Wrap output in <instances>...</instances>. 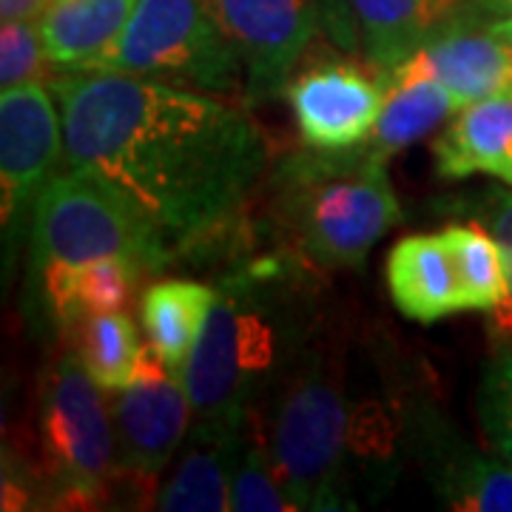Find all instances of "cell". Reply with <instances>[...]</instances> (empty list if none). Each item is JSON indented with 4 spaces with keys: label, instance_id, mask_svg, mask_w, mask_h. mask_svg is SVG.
Returning <instances> with one entry per match:
<instances>
[{
    "label": "cell",
    "instance_id": "obj_1",
    "mask_svg": "<svg viewBox=\"0 0 512 512\" xmlns=\"http://www.w3.org/2000/svg\"><path fill=\"white\" fill-rule=\"evenodd\" d=\"M52 89L63 168L114 185L171 256L237 225L268 168L265 134L228 97L100 69L57 74Z\"/></svg>",
    "mask_w": 512,
    "mask_h": 512
},
{
    "label": "cell",
    "instance_id": "obj_2",
    "mask_svg": "<svg viewBox=\"0 0 512 512\" xmlns=\"http://www.w3.org/2000/svg\"><path fill=\"white\" fill-rule=\"evenodd\" d=\"M308 268L282 251L222 276L183 370L194 419L242 424L311 348L319 316Z\"/></svg>",
    "mask_w": 512,
    "mask_h": 512
},
{
    "label": "cell",
    "instance_id": "obj_3",
    "mask_svg": "<svg viewBox=\"0 0 512 512\" xmlns=\"http://www.w3.org/2000/svg\"><path fill=\"white\" fill-rule=\"evenodd\" d=\"M268 214L288 251L316 271L362 268L373 245L402 220L387 163L365 143L285 157L271 177Z\"/></svg>",
    "mask_w": 512,
    "mask_h": 512
},
{
    "label": "cell",
    "instance_id": "obj_4",
    "mask_svg": "<svg viewBox=\"0 0 512 512\" xmlns=\"http://www.w3.org/2000/svg\"><path fill=\"white\" fill-rule=\"evenodd\" d=\"M265 441L296 510H342L350 399L345 365L316 342L259 407Z\"/></svg>",
    "mask_w": 512,
    "mask_h": 512
},
{
    "label": "cell",
    "instance_id": "obj_5",
    "mask_svg": "<svg viewBox=\"0 0 512 512\" xmlns=\"http://www.w3.org/2000/svg\"><path fill=\"white\" fill-rule=\"evenodd\" d=\"M32 476L55 507L100 510L117 501L120 458L111 407L74 350L46 367L37 399Z\"/></svg>",
    "mask_w": 512,
    "mask_h": 512
},
{
    "label": "cell",
    "instance_id": "obj_6",
    "mask_svg": "<svg viewBox=\"0 0 512 512\" xmlns=\"http://www.w3.org/2000/svg\"><path fill=\"white\" fill-rule=\"evenodd\" d=\"M86 69L245 100V72L205 0H137L126 29Z\"/></svg>",
    "mask_w": 512,
    "mask_h": 512
},
{
    "label": "cell",
    "instance_id": "obj_7",
    "mask_svg": "<svg viewBox=\"0 0 512 512\" xmlns=\"http://www.w3.org/2000/svg\"><path fill=\"white\" fill-rule=\"evenodd\" d=\"M100 256H128L157 274L174 259L146 217L106 180L63 168L32 211V265L77 268Z\"/></svg>",
    "mask_w": 512,
    "mask_h": 512
},
{
    "label": "cell",
    "instance_id": "obj_8",
    "mask_svg": "<svg viewBox=\"0 0 512 512\" xmlns=\"http://www.w3.org/2000/svg\"><path fill=\"white\" fill-rule=\"evenodd\" d=\"M245 72V106H259L296 74L322 32L325 0H205Z\"/></svg>",
    "mask_w": 512,
    "mask_h": 512
},
{
    "label": "cell",
    "instance_id": "obj_9",
    "mask_svg": "<svg viewBox=\"0 0 512 512\" xmlns=\"http://www.w3.org/2000/svg\"><path fill=\"white\" fill-rule=\"evenodd\" d=\"M191 413L183 370L168 365L154 345H143L134 379L111 402L120 473L148 487L180 453Z\"/></svg>",
    "mask_w": 512,
    "mask_h": 512
},
{
    "label": "cell",
    "instance_id": "obj_10",
    "mask_svg": "<svg viewBox=\"0 0 512 512\" xmlns=\"http://www.w3.org/2000/svg\"><path fill=\"white\" fill-rule=\"evenodd\" d=\"M46 80L23 83L0 94V191L6 254H15L20 225L43 185L63 163V114Z\"/></svg>",
    "mask_w": 512,
    "mask_h": 512
},
{
    "label": "cell",
    "instance_id": "obj_11",
    "mask_svg": "<svg viewBox=\"0 0 512 512\" xmlns=\"http://www.w3.org/2000/svg\"><path fill=\"white\" fill-rule=\"evenodd\" d=\"M470 20H487L481 0H325L322 29L373 72L390 74L427 40Z\"/></svg>",
    "mask_w": 512,
    "mask_h": 512
},
{
    "label": "cell",
    "instance_id": "obj_12",
    "mask_svg": "<svg viewBox=\"0 0 512 512\" xmlns=\"http://www.w3.org/2000/svg\"><path fill=\"white\" fill-rule=\"evenodd\" d=\"M384 94V74L350 60H325L293 74L285 86L302 143L319 151L362 146L379 123Z\"/></svg>",
    "mask_w": 512,
    "mask_h": 512
},
{
    "label": "cell",
    "instance_id": "obj_13",
    "mask_svg": "<svg viewBox=\"0 0 512 512\" xmlns=\"http://www.w3.org/2000/svg\"><path fill=\"white\" fill-rule=\"evenodd\" d=\"M413 450L444 507L458 512H512V464L487 456L436 413H416Z\"/></svg>",
    "mask_w": 512,
    "mask_h": 512
},
{
    "label": "cell",
    "instance_id": "obj_14",
    "mask_svg": "<svg viewBox=\"0 0 512 512\" xmlns=\"http://www.w3.org/2000/svg\"><path fill=\"white\" fill-rule=\"evenodd\" d=\"M390 74L433 77L456 97L458 109H467L470 103L512 92V46L495 35L490 20H470L427 40Z\"/></svg>",
    "mask_w": 512,
    "mask_h": 512
},
{
    "label": "cell",
    "instance_id": "obj_15",
    "mask_svg": "<svg viewBox=\"0 0 512 512\" xmlns=\"http://www.w3.org/2000/svg\"><path fill=\"white\" fill-rule=\"evenodd\" d=\"M245 436V421L228 424L197 419L180 447L174 473L154 495V510L225 512L231 510V476Z\"/></svg>",
    "mask_w": 512,
    "mask_h": 512
},
{
    "label": "cell",
    "instance_id": "obj_16",
    "mask_svg": "<svg viewBox=\"0 0 512 512\" xmlns=\"http://www.w3.org/2000/svg\"><path fill=\"white\" fill-rule=\"evenodd\" d=\"M384 276L396 311L416 325H436L453 313L467 311L453 256L441 234L399 239L390 248Z\"/></svg>",
    "mask_w": 512,
    "mask_h": 512
},
{
    "label": "cell",
    "instance_id": "obj_17",
    "mask_svg": "<svg viewBox=\"0 0 512 512\" xmlns=\"http://www.w3.org/2000/svg\"><path fill=\"white\" fill-rule=\"evenodd\" d=\"M55 325L72 333L83 319L128 308L146 268L128 256H100L77 268L49 265L37 271Z\"/></svg>",
    "mask_w": 512,
    "mask_h": 512
},
{
    "label": "cell",
    "instance_id": "obj_18",
    "mask_svg": "<svg viewBox=\"0 0 512 512\" xmlns=\"http://www.w3.org/2000/svg\"><path fill=\"white\" fill-rule=\"evenodd\" d=\"M433 165L447 183L476 174L498 177L512 163V92L470 103L433 140Z\"/></svg>",
    "mask_w": 512,
    "mask_h": 512
},
{
    "label": "cell",
    "instance_id": "obj_19",
    "mask_svg": "<svg viewBox=\"0 0 512 512\" xmlns=\"http://www.w3.org/2000/svg\"><path fill=\"white\" fill-rule=\"evenodd\" d=\"M137 0H52L40 35L52 69L80 72L126 29Z\"/></svg>",
    "mask_w": 512,
    "mask_h": 512
},
{
    "label": "cell",
    "instance_id": "obj_20",
    "mask_svg": "<svg viewBox=\"0 0 512 512\" xmlns=\"http://www.w3.org/2000/svg\"><path fill=\"white\" fill-rule=\"evenodd\" d=\"M382 114L373 134L365 140V148L376 160H390L407 146L424 140L436 128L458 114L453 94L433 77H399L387 74Z\"/></svg>",
    "mask_w": 512,
    "mask_h": 512
},
{
    "label": "cell",
    "instance_id": "obj_21",
    "mask_svg": "<svg viewBox=\"0 0 512 512\" xmlns=\"http://www.w3.org/2000/svg\"><path fill=\"white\" fill-rule=\"evenodd\" d=\"M217 288L194 279H163L143 291L140 319L148 345L163 353L168 365L185 370V362L200 339L205 316L214 305Z\"/></svg>",
    "mask_w": 512,
    "mask_h": 512
},
{
    "label": "cell",
    "instance_id": "obj_22",
    "mask_svg": "<svg viewBox=\"0 0 512 512\" xmlns=\"http://www.w3.org/2000/svg\"><path fill=\"white\" fill-rule=\"evenodd\" d=\"M441 237L456 265L464 308L490 313L495 305H501L510 293V279L504 251L490 234V228L481 220L456 222L447 225Z\"/></svg>",
    "mask_w": 512,
    "mask_h": 512
},
{
    "label": "cell",
    "instance_id": "obj_23",
    "mask_svg": "<svg viewBox=\"0 0 512 512\" xmlns=\"http://www.w3.org/2000/svg\"><path fill=\"white\" fill-rule=\"evenodd\" d=\"M77 339V356L86 365L97 387L103 393H120L137 373L140 362V336L131 322V316L123 311L100 313L83 319L72 330Z\"/></svg>",
    "mask_w": 512,
    "mask_h": 512
},
{
    "label": "cell",
    "instance_id": "obj_24",
    "mask_svg": "<svg viewBox=\"0 0 512 512\" xmlns=\"http://www.w3.org/2000/svg\"><path fill=\"white\" fill-rule=\"evenodd\" d=\"M231 510L234 512H293L291 495L276 473L274 458L262 430V413L251 410L245 419V436L231 476Z\"/></svg>",
    "mask_w": 512,
    "mask_h": 512
},
{
    "label": "cell",
    "instance_id": "obj_25",
    "mask_svg": "<svg viewBox=\"0 0 512 512\" xmlns=\"http://www.w3.org/2000/svg\"><path fill=\"white\" fill-rule=\"evenodd\" d=\"M476 410L487 447L512 464V345L495 350L484 367Z\"/></svg>",
    "mask_w": 512,
    "mask_h": 512
},
{
    "label": "cell",
    "instance_id": "obj_26",
    "mask_svg": "<svg viewBox=\"0 0 512 512\" xmlns=\"http://www.w3.org/2000/svg\"><path fill=\"white\" fill-rule=\"evenodd\" d=\"M52 63L46 57L40 23L35 20H3L0 29V89H15L23 83H52Z\"/></svg>",
    "mask_w": 512,
    "mask_h": 512
},
{
    "label": "cell",
    "instance_id": "obj_27",
    "mask_svg": "<svg viewBox=\"0 0 512 512\" xmlns=\"http://www.w3.org/2000/svg\"><path fill=\"white\" fill-rule=\"evenodd\" d=\"M478 208V220L484 222L490 228V234L495 237V242L501 245L504 251V259H512V191H504V188H493L487 191Z\"/></svg>",
    "mask_w": 512,
    "mask_h": 512
},
{
    "label": "cell",
    "instance_id": "obj_28",
    "mask_svg": "<svg viewBox=\"0 0 512 512\" xmlns=\"http://www.w3.org/2000/svg\"><path fill=\"white\" fill-rule=\"evenodd\" d=\"M507 279H510V293L501 305L490 311V322H487V330L498 348L512 345V259H507Z\"/></svg>",
    "mask_w": 512,
    "mask_h": 512
},
{
    "label": "cell",
    "instance_id": "obj_29",
    "mask_svg": "<svg viewBox=\"0 0 512 512\" xmlns=\"http://www.w3.org/2000/svg\"><path fill=\"white\" fill-rule=\"evenodd\" d=\"M52 0H0V18L3 20H35L46 15Z\"/></svg>",
    "mask_w": 512,
    "mask_h": 512
},
{
    "label": "cell",
    "instance_id": "obj_30",
    "mask_svg": "<svg viewBox=\"0 0 512 512\" xmlns=\"http://www.w3.org/2000/svg\"><path fill=\"white\" fill-rule=\"evenodd\" d=\"M481 9L487 20L512 18V0H481Z\"/></svg>",
    "mask_w": 512,
    "mask_h": 512
},
{
    "label": "cell",
    "instance_id": "obj_31",
    "mask_svg": "<svg viewBox=\"0 0 512 512\" xmlns=\"http://www.w3.org/2000/svg\"><path fill=\"white\" fill-rule=\"evenodd\" d=\"M490 29H493L495 35L501 37V40H507V43L512 46V18L490 20Z\"/></svg>",
    "mask_w": 512,
    "mask_h": 512
},
{
    "label": "cell",
    "instance_id": "obj_32",
    "mask_svg": "<svg viewBox=\"0 0 512 512\" xmlns=\"http://www.w3.org/2000/svg\"><path fill=\"white\" fill-rule=\"evenodd\" d=\"M498 180H504L507 185H512V163L507 165V168H501V171H498Z\"/></svg>",
    "mask_w": 512,
    "mask_h": 512
}]
</instances>
